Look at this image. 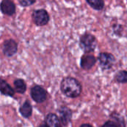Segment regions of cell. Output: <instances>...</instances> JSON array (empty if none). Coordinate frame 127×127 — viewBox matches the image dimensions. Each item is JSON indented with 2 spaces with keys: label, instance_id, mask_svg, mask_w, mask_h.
I'll list each match as a JSON object with an SVG mask.
<instances>
[{
  "label": "cell",
  "instance_id": "obj_16",
  "mask_svg": "<svg viewBox=\"0 0 127 127\" xmlns=\"http://www.w3.org/2000/svg\"><path fill=\"white\" fill-rule=\"evenodd\" d=\"M19 1L21 5L24 7H28L33 4L36 1V0H19Z\"/></svg>",
  "mask_w": 127,
  "mask_h": 127
},
{
  "label": "cell",
  "instance_id": "obj_17",
  "mask_svg": "<svg viewBox=\"0 0 127 127\" xmlns=\"http://www.w3.org/2000/svg\"><path fill=\"white\" fill-rule=\"evenodd\" d=\"M103 127H118L115 123L113 122H111V121H109V122H106Z\"/></svg>",
  "mask_w": 127,
  "mask_h": 127
},
{
  "label": "cell",
  "instance_id": "obj_1",
  "mask_svg": "<svg viewBox=\"0 0 127 127\" xmlns=\"http://www.w3.org/2000/svg\"><path fill=\"white\" fill-rule=\"evenodd\" d=\"M61 90L68 97H78L82 91V86L79 81L73 77H65L61 83Z\"/></svg>",
  "mask_w": 127,
  "mask_h": 127
},
{
  "label": "cell",
  "instance_id": "obj_8",
  "mask_svg": "<svg viewBox=\"0 0 127 127\" xmlns=\"http://www.w3.org/2000/svg\"><path fill=\"white\" fill-rule=\"evenodd\" d=\"M96 63V59L94 56L85 54L81 58V67L84 69H90Z\"/></svg>",
  "mask_w": 127,
  "mask_h": 127
},
{
  "label": "cell",
  "instance_id": "obj_6",
  "mask_svg": "<svg viewBox=\"0 0 127 127\" xmlns=\"http://www.w3.org/2000/svg\"><path fill=\"white\" fill-rule=\"evenodd\" d=\"M17 51V44L13 39L6 40L3 44V52L7 56L10 57L15 54Z\"/></svg>",
  "mask_w": 127,
  "mask_h": 127
},
{
  "label": "cell",
  "instance_id": "obj_2",
  "mask_svg": "<svg viewBox=\"0 0 127 127\" xmlns=\"http://www.w3.org/2000/svg\"><path fill=\"white\" fill-rule=\"evenodd\" d=\"M97 45L96 39L92 34H85L80 39V46L85 52L93 51Z\"/></svg>",
  "mask_w": 127,
  "mask_h": 127
},
{
  "label": "cell",
  "instance_id": "obj_14",
  "mask_svg": "<svg viewBox=\"0 0 127 127\" xmlns=\"http://www.w3.org/2000/svg\"><path fill=\"white\" fill-rule=\"evenodd\" d=\"M87 2L95 10H102L104 6V2L103 0H86Z\"/></svg>",
  "mask_w": 127,
  "mask_h": 127
},
{
  "label": "cell",
  "instance_id": "obj_5",
  "mask_svg": "<svg viewBox=\"0 0 127 127\" xmlns=\"http://www.w3.org/2000/svg\"><path fill=\"white\" fill-rule=\"evenodd\" d=\"M99 61L100 65L104 69H109L112 67L115 62V57L112 54L108 53H102L99 55Z\"/></svg>",
  "mask_w": 127,
  "mask_h": 127
},
{
  "label": "cell",
  "instance_id": "obj_11",
  "mask_svg": "<svg viewBox=\"0 0 127 127\" xmlns=\"http://www.w3.org/2000/svg\"><path fill=\"white\" fill-rule=\"evenodd\" d=\"M19 112L25 118H29L32 113V106L28 101H25L23 105L20 107Z\"/></svg>",
  "mask_w": 127,
  "mask_h": 127
},
{
  "label": "cell",
  "instance_id": "obj_19",
  "mask_svg": "<svg viewBox=\"0 0 127 127\" xmlns=\"http://www.w3.org/2000/svg\"><path fill=\"white\" fill-rule=\"evenodd\" d=\"M39 127H48L47 126V124H42V125H40Z\"/></svg>",
  "mask_w": 127,
  "mask_h": 127
},
{
  "label": "cell",
  "instance_id": "obj_4",
  "mask_svg": "<svg viewBox=\"0 0 127 127\" xmlns=\"http://www.w3.org/2000/svg\"><path fill=\"white\" fill-rule=\"evenodd\" d=\"M33 19L36 25H45L48 23L49 20V16L46 10L40 9L35 10L33 14Z\"/></svg>",
  "mask_w": 127,
  "mask_h": 127
},
{
  "label": "cell",
  "instance_id": "obj_7",
  "mask_svg": "<svg viewBox=\"0 0 127 127\" xmlns=\"http://www.w3.org/2000/svg\"><path fill=\"white\" fill-rule=\"evenodd\" d=\"M1 12L6 15H13L15 13V4L11 0H3L1 3Z\"/></svg>",
  "mask_w": 127,
  "mask_h": 127
},
{
  "label": "cell",
  "instance_id": "obj_9",
  "mask_svg": "<svg viewBox=\"0 0 127 127\" xmlns=\"http://www.w3.org/2000/svg\"><path fill=\"white\" fill-rule=\"evenodd\" d=\"M60 113V119L63 125L68 124L71 118V112L67 107H63L59 111Z\"/></svg>",
  "mask_w": 127,
  "mask_h": 127
},
{
  "label": "cell",
  "instance_id": "obj_10",
  "mask_svg": "<svg viewBox=\"0 0 127 127\" xmlns=\"http://www.w3.org/2000/svg\"><path fill=\"white\" fill-rule=\"evenodd\" d=\"M45 124L48 127H61L60 119L54 114H49L47 115Z\"/></svg>",
  "mask_w": 127,
  "mask_h": 127
},
{
  "label": "cell",
  "instance_id": "obj_12",
  "mask_svg": "<svg viewBox=\"0 0 127 127\" xmlns=\"http://www.w3.org/2000/svg\"><path fill=\"white\" fill-rule=\"evenodd\" d=\"M1 92L3 95H7V96H13L14 95V90L10 86V85L6 83L4 80L1 81Z\"/></svg>",
  "mask_w": 127,
  "mask_h": 127
},
{
  "label": "cell",
  "instance_id": "obj_18",
  "mask_svg": "<svg viewBox=\"0 0 127 127\" xmlns=\"http://www.w3.org/2000/svg\"><path fill=\"white\" fill-rule=\"evenodd\" d=\"M80 127H92L90 124H83Z\"/></svg>",
  "mask_w": 127,
  "mask_h": 127
},
{
  "label": "cell",
  "instance_id": "obj_3",
  "mask_svg": "<svg viewBox=\"0 0 127 127\" xmlns=\"http://www.w3.org/2000/svg\"><path fill=\"white\" fill-rule=\"evenodd\" d=\"M31 95L33 100L36 103H42L47 97L46 91L39 86H35L31 89Z\"/></svg>",
  "mask_w": 127,
  "mask_h": 127
},
{
  "label": "cell",
  "instance_id": "obj_15",
  "mask_svg": "<svg viewBox=\"0 0 127 127\" xmlns=\"http://www.w3.org/2000/svg\"><path fill=\"white\" fill-rule=\"evenodd\" d=\"M116 80L119 83H127V71H121L116 75Z\"/></svg>",
  "mask_w": 127,
  "mask_h": 127
},
{
  "label": "cell",
  "instance_id": "obj_13",
  "mask_svg": "<svg viewBox=\"0 0 127 127\" xmlns=\"http://www.w3.org/2000/svg\"><path fill=\"white\" fill-rule=\"evenodd\" d=\"M14 86L16 91L19 94H24L26 91V83L23 80L18 79L14 82Z\"/></svg>",
  "mask_w": 127,
  "mask_h": 127
}]
</instances>
